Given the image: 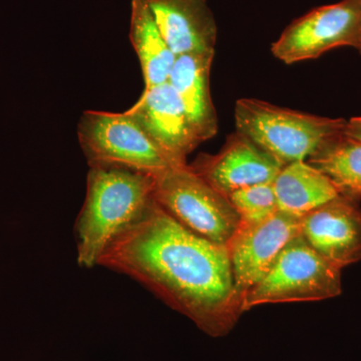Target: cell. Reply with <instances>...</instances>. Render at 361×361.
<instances>
[{
  "label": "cell",
  "instance_id": "cell-7",
  "mask_svg": "<svg viewBox=\"0 0 361 361\" xmlns=\"http://www.w3.org/2000/svg\"><path fill=\"white\" fill-rule=\"evenodd\" d=\"M360 35L361 0H342L294 20L272 44V54L292 65L319 58L336 47H355Z\"/></svg>",
  "mask_w": 361,
  "mask_h": 361
},
{
  "label": "cell",
  "instance_id": "cell-14",
  "mask_svg": "<svg viewBox=\"0 0 361 361\" xmlns=\"http://www.w3.org/2000/svg\"><path fill=\"white\" fill-rule=\"evenodd\" d=\"M272 186L278 210L300 219L339 195L334 183L306 161L283 166Z\"/></svg>",
  "mask_w": 361,
  "mask_h": 361
},
{
  "label": "cell",
  "instance_id": "cell-13",
  "mask_svg": "<svg viewBox=\"0 0 361 361\" xmlns=\"http://www.w3.org/2000/svg\"><path fill=\"white\" fill-rule=\"evenodd\" d=\"M215 51L190 52L176 58L168 82L179 97L192 130L203 142L218 133L211 97L210 75Z\"/></svg>",
  "mask_w": 361,
  "mask_h": 361
},
{
  "label": "cell",
  "instance_id": "cell-18",
  "mask_svg": "<svg viewBox=\"0 0 361 361\" xmlns=\"http://www.w3.org/2000/svg\"><path fill=\"white\" fill-rule=\"evenodd\" d=\"M344 134L361 142V116L348 121Z\"/></svg>",
  "mask_w": 361,
  "mask_h": 361
},
{
  "label": "cell",
  "instance_id": "cell-15",
  "mask_svg": "<svg viewBox=\"0 0 361 361\" xmlns=\"http://www.w3.org/2000/svg\"><path fill=\"white\" fill-rule=\"evenodd\" d=\"M130 39L141 65L144 90L168 82L177 56L161 35L145 0H132Z\"/></svg>",
  "mask_w": 361,
  "mask_h": 361
},
{
  "label": "cell",
  "instance_id": "cell-17",
  "mask_svg": "<svg viewBox=\"0 0 361 361\" xmlns=\"http://www.w3.org/2000/svg\"><path fill=\"white\" fill-rule=\"evenodd\" d=\"M227 197L242 224L260 222L278 210L272 183L242 188Z\"/></svg>",
  "mask_w": 361,
  "mask_h": 361
},
{
  "label": "cell",
  "instance_id": "cell-9",
  "mask_svg": "<svg viewBox=\"0 0 361 361\" xmlns=\"http://www.w3.org/2000/svg\"><path fill=\"white\" fill-rule=\"evenodd\" d=\"M189 167L227 197L242 188L272 183L283 165L245 135L236 132L227 137L219 153L200 154Z\"/></svg>",
  "mask_w": 361,
  "mask_h": 361
},
{
  "label": "cell",
  "instance_id": "cell-4",
  "mask_svg": "<svg viewBox=\"0 0 361 361\" xmlns=\"http://www.w3.org/2000/svg\"><path fill=\"white\" fill-rule=\"evenodd\" d=\"M341 294V269L322 257L298 235L242 303L243 312L265 304L307 302Z\"/></svg>",
  "mask_w": 361,
  "mask_h": 361
},
{
  "label": "cell",
  "instance_id": "cell-11",
  "mask_svg": "<svg viewBox=\"0 0 361 361\" xmlns=\"http://www.w3.org/2000/svg\"><path fill=\"white\" fill-rule=\"evenodd\" d=\"M301 235L339 269L355 264L361 260L360 201L338 195L301 218Z\"/></svg>",
  "mask_w": 361,
  "mask_h": 361
},
{
  "label": "cell",
  "instance_id": "cell-12",
  "mask_svg": "<svg viewBox=\"0 0 361 361\" xmlns=\"http://www.w3.org/2000/svg\"><path fill=\"white\" fill-rule=\"evenodd\" d=\"M176 56L215 51L217 25L207 0H145Z\"/></svg>",
  "mask_w": 361,
  "mask_h": 361
},
{
  "label": "cell",
  "instance_id": "cell-1",
  "mask_svg": "<svg viewBox=\"0 0 361 361\" xmlns=\"http://www.w3.org/2000/svg\"><path fill=\"white\" fill-rule=\"evenodd\" d=\"M97 265L139 282L210 336L229 334L244 313L227 247L192 232L154 199Z\"/></svg>",
  "mask_w": 361,
  "mask_h": 361
},
{
  "label": "cell",
  "instance_id": "cell-19",
  "mask_svg": "<svg viewBox=\"0 0 361 361\" xmlns=\"http://www.w3.org/2000/svg\"><path fill=\"white\" fill-rule=\"evenodd\" d=\"M355 49H357V51L361 54V35L360 39L357 40V44H356Z\"/></svg>",
  "mask_w": 361,
  "mask_h": 361
},
{
  "label": "cell",
  "instance_id": "cell-16",
  "mask_svg": "<svg viewBox=\"0 0 361 361\" xmlns=\"http://www.w3.org/2000/svg\"><path fill=\"white\" fill-rule=\"evenodd\" d=\"M306 161L326 176L339 195L361 200L360 141L342 133L327 140Z\"/></svg>",
  "mask_w": 361,
  "mask_h": 361
},
{
  "label": "cell",
  "instance_id": "cell-3",
  "mask_svg": "<svg viewBox=\"0 0 361 361\" xmlns=\"http://www.w3.org/2000/svg\"><path fill=\"white\" fill-rule=\"evenodd\" d=\"M348 121L280 108L256 99L235 106L237 132L245 135L283 166L307 161L327 140L342 134Z\"/></svg>",
  "mask_w": 361,
  "mask_h": 361
},
{
  "label": "cell",
  "instance_id": "cell-5",
  "mask_svg": "<svg viewBox=\"0 0 361 361\" xmlns=\"http://www.w3.org/2000/svg\"><path fill=\"white\" fill-rule=\"evenodd\" d=\"M153 199L178 222L214 243L227 245L240 224L228 197L189 165L154 174Z\"/></svg>",
  "mask_w": 361,
  "mask_h": 361
},
{
  "label": "cell",
  "instance_id": "cell-10",
  "mask_svg": "<svg viewBox=\"0 0 361 361\" xmlns=\"http://www.w3.org/2000/svg\"><path fill=\"white\" fill-rule=\"evenodd\" d=\"M126 111L175 167L188 165V156L201 144L179 97L169 82L144 90L137 103Z\"/></svg>",
  "mask_w": 361,
  "mask_h": 361
},
{
  "label": "cell",
  "instance_id": "cell-2",
  "mask_svg": "<svg viewBox=\"0 0 361 361\" xmlns=\"http://www.w3.org/2000/svg\"><path fill=\"white\" fill-rule=\"evenodd\" d=\"M154 176L118 165H90L87 194L75 223L78 263L97 265L109 244L153 199Z\"/></svg>",
  "mask_w": 361,
  "mask_h": 361
},
{
  "label": "cell",
  "instance_id": "cell-6",
  "mask_svg": "<svg viewBox=\"0 0 361 361\" xmlns=\"http://www.w3.org/2000/svg\"><path fill=\"white\" fill-rule=\"evenodd\" d=\"M78 135L89 165L123 166L153 175L175 167L127 111H85Z\"/></svg>",
  "mask_w": 361,
  "mask_h": 361
},
{
  "label": "cell",
  "instance_id": "cell-8",
  "mask_svg": "<svg viewBox=\"0 0 361 361\" xmlns=\"http://www.w3.org/2000/svg\"><path fill=\"white\" fill-rule=\"evenodd\" d=\"M300 234V218L279 210L260 222L240 223L226 247L242 300L267 274L285 246Z\"/></svg>",
  "mask_w": 361,
  "mask_h": 361
}]
</instances>
